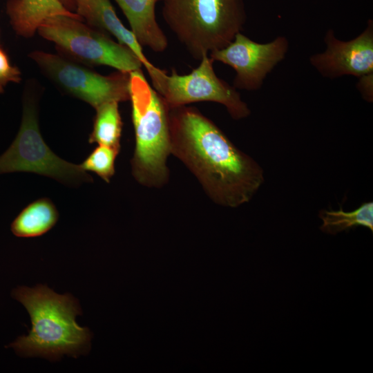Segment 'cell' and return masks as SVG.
Wrapping results in <instances>:
<instances>
[{
  "label": "cell",
  "mask_w": 373,
  "mask_h": 373,
  "mask_svg": "<svg viewBox=\"0 0 373 373\" xmlns=\"http://www.w3.org/2000/svg\"><path fill=\"white\" fill-rule=\"evenodd\" d=\"M29 56L59 87L95 109L110 101L130 99V73L102 75L60 55L36 50Z\"/></svg>",
  "instance_id": "cell-8"
},
{
  "label": "cell",
  "mask_w": 373,
  "mask_h": 373,
  "mask_svg": "<svg viewBox=\"0 0 373 373\" xmlns=\"http://www.w3.org/2000/svg\"><path fill=\"white\" fill-rule=\"evenodd\" d=\"M288 48L285 37L279 36L271 42L260 44L240 32L227 46L209 55L213 61L233 68L234 88L256 90L262 86L267 74L285 58Z\"/></svg>",
  "instance_id": "cell-9"
},
{
  "label": "cell",
  "mask_w": 373,
  "mask_h": 373,
  "mask_svg": "<svg viewBox=\"0 0 373 373\" xmlns=\"http://www.w3.org/2000/svg\"><path fill=\"white\" fill-rule=\"evenodd\" d=\"M118 104V102L110 101L95 108L93 130L88 137L90 144L121 149L123 123Z\"/></svg>",
  "instance_id": "cell-15"
},
{
  "label": "cell",
  "mask_w": 373,
  "mask_h": 373,
  "mask_svg": "<svg viewBox=\"0 0 373 373\" xmlns=\"http://www.w3.org/2000/svg\"><path fill=\"white\" fill-rule=\"evenodd\" d=\"M12 172L37 173L70 185L93 180L80 164L61 159L46 144L39 128L36 104L30 97L24 102L15 140L0 155V174Z\"/></svg>",
  "instance_id": "cell-6"
},
{
  "label": "cell",
  "mask_w": 373,
  "mask_h": 373,
  "mask_svg": "<svg viewBox=\"0 0 373 373\" xmlns=\"http://www.w3.org/2000/svg\"><path fill=\"white\" fill-rule=\"evenodd\" d=\"M323 223L320 229L323 233L336 235L356 227H367L373 232V202H363L352 211L322 209L318 213Z\"/></svg>",
  "instance_id": "cell-16"
},
{
  "label": "cell",
  "mask_w": 373,
  "mask_h": 373,
  "mask_svg": "<svg viewBox=\"0 0 373 373\" xmlns=\"http://www.w3.org/2000/svg\"><path fill=\"white\" fill-rule=\"evenodd\" d=\"M58 218L59 213L54 203L49 198H39L21 210L10 228L17 237H38L50 231Z\"/></svg>",
  "instance_id": "cell-14"
},
{
  "label": "cell",
  "mask_w": 373,
  "mask_h": 373,
  "mask_svg": "<svg viewBox=\"0 0 373 373\" xmlns=\"http://www.w3.org/2000/svg\"><path fill=\"white\" fill-rule=\"evenodd\" d=\"M122 10L137 42L155 52H164L168 39L159 26L155 6L157 0H114Z\"/></svg>",
  "instance_id": "cell-12"
},
{
  "label": "cell",
  "mask_w": 373,
  "mask_h": 373,
  "mask_svg": "<svg viewBox=\"0 0 373 373\" xmlns=\"http://www.w3.org/2000/svg\"><path fill=\"white\" fill-rule=\"evenodd\" d=\"M12 296L26 307L32 323L28 335L18 337L8 345L17 354L54 361L65 354L77 357L88 352L91 333L77 323L81 307L70 294H58L39 285L19 287Z\"/></svg>",
  "instance_id": "cell-2"
},
{
  "label": "cell",
  "mask_w": 373,
  "mask_h": 373,
  "mask_svg": "<svg viewBox=\"0 0 373 373\" xmlns=\"http://www.w3.org/2000/svg\"><path fill=\"white\" fill-rule=\"evenodd\" d=\"M37 31L55 44L60 55L73 61L108 66L127 73L142 70L141 61L129 48L81 19L53 16L45 20Z\"/></svg>",
  "instance_id": "cell-5"
},
{
  "label": "cell",
  "mask_w": 373,
  "mask_h": 373,
  "mask_svg": "<svg viewBox=\"0 0 373 373\" xmlns=\"http://www.w3.org/2000/svg\"><path fill=\"white\" fill-rule=\"evenodd\" d=\"M20 70L10 63L7 52L0 46V93L9 82L19 83L21 80Z\"/></svg>",
  "instance_id": "cell-18"
},
{
  "label": "cell",
  "mask_w": 373,
  "mask_h": 373,
  "mask_svg": "<svg viewBox=\"0 0 373 373\" xmlns=\"http://www.w3.org/2000/svg\"><path fill=\"white\" fill-rule=\"evenodd\" d=\"M326 49L309 58L311 64L324 77L336 78L353 75L358 78L373 73V23L356 38L341 41L332 30L325 37Z\"/></svg>",
  "instance_id": "cell-10"
},
{
  "label": "cell",
  "mask_w": 373,
  "mask_h": 373,
  "mask_svg": "<svg viewBox=\"0 0 373 373\" xmlns=\"http://www.w3.org/2000/svg\"><path fill=\"white\" fill-rule=\"evenodd\" d=\"M199 66L190 73L179 75L175 69L169 75L156 66L149 73L152 86L169 108L191 103L211 102L223 105L236 120L247 117L251 111L233 86L219 78L213 60L204 55Z\"/></svg>",
  "instance_id": "cell-7"
},
{
  "label": "cell",
  "mask_w": 373,
  "mask_h": 373,
  "mask_svg": "<svg viewBox=\"0 0 373 373\" xmlns=\"http://www.w3.org/2000/svg\"><path fill=\"white\" fill-rule=\"evenodd\" d=\"M75 13L89 26L115 37L117 41L129 48L150 73L155 66L144 55L142 46L134 35L118 18L110 0H75Z\"/></svg>",
  "instance_id": "cell-11"
},
{
  "label": "cell",
  "mask_w": 373,
  "mask_h": 373,
  "mask_svg": "<svg viewBox=\"0 0 373 373\" xmlns=\"http://www.w3.org/2000/svg\"><path fill=\"white\" fill-rule=\"evenodd\" d=\"M62 5L69 11L75 12V0H59Z\"/></svg>",
  "instance_id": "cell-20"
},
{
  "label": "cell",
  "mask_w": 373,
  "mask_h": 373,
  "mask_svg": "<svg viewBox=\"0 0 373 373\" xmlns=\"http://www.w3.org/2000/svg\"><path fill=\"white\" fill-rule=\"evenodd\" d=\"M372 74H370L362 77L358 83L359 90L363 97L368 102L372 101V88H370V83H372Z\"/></svg>",
  "instance_id": "cell-19"
},
{
  "label": "cell",
  "mask_w": 373,
  "mask_h": 373,
  "mask_svg": "<svg viewBox=\"0 0 373 373\" xmlns=\"http://www.w3.org/2000/svg\"><path fill=\"white\" fill-rule=\"evenodd\" d=\"M6 10L15 32L24 37H32L41 23L53 16L82 19L77 13L67 10L59 0H8Z\"/></svg>",
  "instance_id": "cell-13"
},
{
  "label": "cell",
  "mask_w": 373,
  "mask_h": 373,
  "mask_svg": "<svg viewBox=\"0 0 373 373\" xmlns=\"http://www.w3.org/2000/svg\"><path fill=\"white\" fill-rule=\"evenodd\" d=\"M171 155L196 178L207 196L220 206L249 202L265 182L264 170L240 150L198 109L169 108Z\"/></svg>",
  "instance_id": "cell-1"
},
{
  "label": "cell",
  "mask_w": 373,
  "mask_h": 373,
  "mask_svg": "<svg viewBox=\"0 0 373 373\" xmlns=\"http://www.w3.org/2000/svg\"><path fill=\"white\" fill-rule=\"evenodd\" d=\"M129 93L135 133L131 173L141 185L159 189L169 180V108L142 70L130 73Z\"/></svg>",
  "instance_id": "cell-3"
},
{
  "label": "cell",
  "mask_w": 373,
  "mask_h": 373,
  "mask_svg": "<svg viewBox=\"0 0 373 373\" xmlns=\"http://www.w3.org/2000/svg\"><path fill=\"white\" fill-rule=\"evenodd\" d=\"M120 150L98 145L80 164L86 171H91L108 183L115 173V160Z\"/></svg>",
  "instance_id": "cell-17"
},
{
  "label": "cell",
  "mask_w": 373,
  "mask_h": 373,
  "mask_svg": "<svg viewBox=\"0 0 373 373\" xmlns=\"http://www.w3.org/2000/svg\"><path fill=\"white\" fill-rule=\"evenodd\" d=\"M166 26L195 59L222 48L245 24V0H162Z\"/></svg>",
  "instance_id": "cell-4"
}]
</instances>
